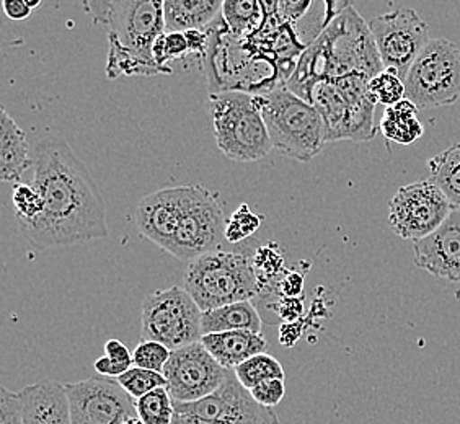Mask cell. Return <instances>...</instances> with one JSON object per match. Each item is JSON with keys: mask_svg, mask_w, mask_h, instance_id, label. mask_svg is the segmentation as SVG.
<instances>
[{"mask_svg": "<svg viewBox=\"0 0 460 424\" xmlns=\"http://www.w3.org/2000/svg\"><path fill=\"white\" fill-rule=\"evenodd\" d=\"M33 186L43 211L22 225L25 239L49 250L108 237L107 206L89 168L59 137H45L33 149Z\"/></svg>", "mask_w": 460, "mask_h": 424, "instance_id": "6da1fadb", "label": "cell"}, {"mask_svg": "<svg viewBox=\"0 0 460 424\" xmlns=\"http://www.w3.org/2000/svg\"><path fill=\"white\" fill-rule=\"evenodd\" d=\"M382 71L384 64L369 23L351 7L307 46L286 85L309 102L310 89L319 80L349 74H363L372 79Z\"/></svg>", "mask_w": 460, "mask_h": 424, "instance_id": "7a4b0ae2", "label": "cell"}, {"mask_svg": "<svg viewBox=\"0 0 460 424\" xmlns=\"http://www.w3.org/2000/svg\"><path fill=\"white\" fill-rule=\"evenodd\" d=\"M108 27L110 79L172 74V67L159 66L152 53L155 41L165 33L164 0H115Z\"/></svg>", "mask_w": 460, "mask_h": 424, "instance_id": "3957f363", "label": "cell"}, {"mask_svg": "<svg viewBox=\"0 0 460 424\" xmlns=\"http://www.w3.org/2000/svg\"><path fill=\"white\" fill-rule=\"evenodd\" d=\"M252 253L253 247L239 243L234 252L216 250L188 263L185 289L199 309L208 312L234 302L260 299Z\"/></svg>", "mask_w": 460, "mask_h": 424, "instance_id": "277c9868", "label": "cell"}, {"mask_svg": "<svg viewBox=\"0 0 460 424\" xmlns=\"http://www.w3.org/2000/svg\"><path fill=\"white\" fill-rule=\"evenodd\" d=\"M273 149L289 159L310 162L327 141V129L319 110L294 93L288 85L257 95Z\"/></svg>", "mask_w": 460, "mask_h": 424, "instance_id": "5b68a950", "label": "cell"}, {"mask_svg": "<svg viewBox=\"0 0 460 424\" xmlns=\"http://www.w3.org/2000/svg\"><path fill=\"white\" fill-rule=\"evenodd\" d=\"M369 80L363 74H349L314 84L309 102L323 118L328 142L374 139L376 103L369 95Z\"/></svg>", "mask_w": 460, "mask_h": 424, "instance_id": "8992f818", "label": "cell"}, {"mask_svg": "<svg viewBox=\"0 0 460 424\" xmlns=\"http://www.w3.org/2000/svg\"><path fill=\"white\" fill-rule=\"evenodd\" d=\"M219 151L234 162H257L273 151L257 95L217 92L209 97Z\"/></svg>", "mask_w": 460, "mask_h": 424, "instance_id": "52a82bcc", "label": "cell"}, {"mask_svg": "<svg viewBox=\"0 0 460 424\" xmlns=\"http://www.w3.org/2000/svg\"><path fill=\"white\" fill-rule=\"evenodd\" d=\"M405 98L420 110L456 103L460 98V48L434 38L411 64L405 77Z\"/></svg>", "mask_w": 460, "mask_h": 424, "instance_id": "ba28073f", "label": "cell"}, {"mask_svg": "<svg viewBox=\"0 0 460 424\" xmlns=\"http://www.w3.org/2000/svg\"><path fill=\"white\" fill-rule=\"evenodd\" d=\"M203 310L185 287L155 291L142 302L141 340L159 341L172 351L201 341Z\"/></svg>", "mask_w": 460, "mask_h": 424, "instance_id": "9c48e42d", "label": "cell"}, {"mask_svg": "<svg viewBox=\"0 0 460 424\" xmlns=\"http://www.w3.org/2000/svg\"><path fill=\"white\" fill-rule=\"evenodd\" d=\"M226 219L217 196L203 186H185L183 214L167 253L193 261L219 250L226 242Z\"/></svg>", "mask_w": 460, "mask_h": 424, "instance_id": "30bf717a", "label": "cell"}, {"mask_svg": "<svg viewBox=\"0 0 460 424\" xmlns=\"http://www.w3.org/2000/svg\"><path fill=\"white\" fill-rule=\"evenodd\" d=\"M456 208L429 180L399 188L390 199L389 222L400 239L418 242L439 229Z\"/></svg>", "mask_w": 460, "mask_h": 424, "instance_id": "8fae6325", "label": "cell"}, {"mask_svg": "<svg viewBox=\"0 0 460 424\" xmlns=\"http://www.w3.org/2000/svg\"><path fill=\"white\" fill-rule=\"evenodd\" d=\"M369 30L381 54L384 69L397 71L405 82L411 64L431 41L425 20L410 7H399L369 20Z\"/></svg>", "mask_w": 460, "mask_h": 424, "instance_id": "7c38bea8", "label": "cell"}, {"mask_svg": "<svg viewBox=\"0 0 460 424\" xmlns=\"http://www.w3.org/2000/svg\"><path fill=\"white\" fill-rule=\"evenodd\" d=\"M227 371L201 341H196L172 351L164 375L173 402L191 403L219 389L226 382Z\"/></svg>", "mask_w": 460, "mask_h": 424, "instance_id": "4fadbf2b", "label": "cell"}, {"mask_svg": "<svg viewBox=\"0 0 460 424\" xmlns=\"http://www.w3.org/2000/svg\"><path fill=\"white\" fill-rule=\"evenodd\" d=\"M71 405L72 424H121L134 415L136 400L118 380L90 375L85 380L66 384Z\"/></svg>", "mask_w": 460, "mask_h": 424, "instance_id": "5bb4252c", "label": "cell"}, {"mask_svg": "<svg viewBox=\"0 0 460 424\" xmlns=\"http://www.w3.org/2000/svg\"><path fill=\"white\" fill-rule=\"evenodd\" d=\"M413 263L447 283H460V208L431 235L413 243Z\"/></svg>", "mask_w": 460, "mask_h": 424, "instance_id": "9a60e30c", "label": "cell"}, {"mask_svg": "<svg viewBox=\"0 0 460 424\" xmlns=\"http://www.w3.org/2000/svg\"><path fill=\"white\" fill-rule=\"evenodd\" d=\"M185 186L165 188L142 198L134 212L139 234L162 250H169L183 214Z\"/></svg>", "mask_w": 460, "mask_h": 424, "instance_id": "2e32d148", "label": "cell"}, {"mask_svg": "<svg viewBox=\"0 0 460 424\" xmlns=\"http://www.w3.org/2000/svg\"><path fill=\"white\" fill-rule=\"evenodd\" d=\"M354 0H278L276 22L289 25L307 49Z\"/></svg>", "mask_w": 460, "mask_h": 424, "instance_id": "e0dca14e", "label": "cell"}, {"mask_svg": "<svg viewBox=\"0 0 460 424\" xmlns=\"http://www.w3.org/2000/svg\"><path fill=\"white\" fill-rule=\"evenodd\" d=\"M257 405L250 390L245 389L237 379L235 372L229 369L226 382L211 395L191 403L173 402V407H175L173 418L186 423H213L217 420L245 413Z\"/></svg>", "mask_w": 460, "mask_h": 424, "instance_id": "ac0fdd59", "label": "cell"}, {"mask_svg": "<svg viewBox=\"0 0 460 424\" xmlns=\"http://www.w3.org/2000/svg\"><path fill=\"white\" fill-rule=\"evenodd\" d=\"M23 424H72L66 385L45 379L18 392Z\"/></svg>", "mask_w": 460, "mask_h": 424, "instance_id": "d6986e66", "label": "cell"}, {"mask_svg": "<svg viewBox=\"0 0 460 424\" xmlns=\"http://www.w3.org/2000/svg\"><path fill=\"white\" fill-rule=\"evenodd\" d=\"M201 343L204 348L213 354L214 359L221 364L222 367L234 371L237 366L245 363L252 356L266 353L268 341L263 333L255 331H222L203 335Z\"/></svg>", "mask_w": 460, "mask_h": 424, "instance_id": "ffe728a7", "label": "cell"}, {"mask_svg": "<svg viewBox=\"0 0 460 424\" xmlns=\"http://www.w3.org/2000/svg\"><path fill=\"white\" fill-rule=\"evenodd\" d=\"M0 115V178L2 181L17 185L28 168L33 167V155L27 134L17 121L5 108H2Z\"/></svg>", "mask_w": 460, "mask_h": 424, "instance_id": "44dd1931", "label": "cell"}, {"mask_svg": "<svg viewBox=\"0 0 460 424\" xmlns=\"http://www.w3.org/2000/svg\"><path fill=\"white\" fill-rule=\"evenodd\" d=\"M224 0H164L165 31L213 27L221 17Z\"/></svg>", "mask_w": 460, "mask_h": 424, "instance_id": "7402d4cb", "label": "cell"}, {"mask_svg": "<svg viewBox=\"0 0 460 424\" xmlns=\"http://www.w3.org/2000/svg\"><path fill=\"white\" fill-rule=\"evenodd\" d=\"M263 320L258 314L253 301L234 302L224 307L203 312L201 330L203 335L222 333V331H255L261 333Z\"/></svg>", "mask_w": 460, "mask_h": 424, "instance_id": "603a6c76", "label": "cell"}, {"mask_svg": "<svg viewBox=\"0 0 460 424\" xmlns=\"http://www.w3.org/2000/svg\"><path fill=\"white\" fill-rule=\"evenodd\" d=\"M418 110L420 108L408 98L400 100L397 105L389 106L382 116V136L400 146H410L418 141L425 133V126L416 116Z\"/></svg>", "mask_w": 460, "mask_h": 424, "instance_id": "cb8c5ba5", "label": "cell"}, {"mask_svg": "<svg viewBox=\"0 0 460 424\" xmlns=\"http://www.w3.org/2000/svg\"><path fill=\"white\" fill-rule=\"evenodd\" d=\"M221 20L230 35L250 40L265 27L266 12L261 0H224Z\"/></svg>", "mask_w": 460, "mask_h": 424, "instance_id": "d4e9b609", "label": "cell"}, {"mask_svg": "<svg viewBox=\"0 0 460 424\" xmlns=\"http://www.w3.org/2000/svg\"><path fill=\"white\" fill-rule=\"evenodd\" d=\"M429 181L438 186L454 208H460V142L428 160Z\"/></svg>", "mask_w": 460, "mask_h": 424, "instance_id": "484cf974", "label": "cell"}, {"mask_svg": "<svg viewBox=\"0 0 460 424\" xmlns=\"http://www.w3.org/2000/svg\"><path fill=\"white\" fill-rule=\"evenodd\" d=\"M252 268L261 291L260 297L270 296V292L276 291V284L288 271L283 250L276 243H266V245L253 248Z\"/></svg>", "mask_w": 460, "mask_h": 424, "instance_id": "4316f807", "label": "cell"}, {"mask_svg": "<svg viewBox=\"0 0 460 424\" xmlns=\"http://www.w3.org/2000/svg\"><path fill=\"white\" fill-rule=\"evenodd\" d=\"M235 375L240 384L247 390L257 387L258 384L270 379H286V372L281 363L275 356L268 353H260L252 356L245 363L240 364L235 369Z\"/></svg>", "mask_w": 460, "mask_h": 424, "instance_id": "83f0119b", "label": "cell"}, {"mask_svg": "<svg viewBox=\"0 0 460 424\" xmlns=\"http://www.w3.org/2000/svg\"><path fill=\"white\" fill-rule=\"evenodd\" d=\"M136 411L146 424H172L175 416L173 398L167 387L152 390L136 400Z\"/></svg>", "mask_w": 460, "mask_h": 424, "instance_id": "f1b7e54d", "label": "cell"}, {"mask_svg": "<svg viewBox=\"0 0 460 424\" xmlns=\"http://www.w3.org/2000/svg\"><path fill=\"white\" fill-rule=\"evenodd\" d=\"M133 353L119 340H110L105 343V356L98 358L93 367L98 375L116 379L133 367Z\"/></svg>", "mask_w": 460, "mask_h": 424, "instance_id": "f546056e", "label": "cell"}, {"mask_svg": "<svg viewBox=\"0 0 460 424\" xmlns=\"http://www.w3.org/2000/svg\"><path fill=\"white\" fill-rule=\"evenodd\" d=\"M369 95L374 103L389 106L397 105L405 98V82L394 69H384L369 80Z\"/></svg>", "mask_w": 460, "mask_h": 424, "instance_id": "4dcf8cb0", "label": "cell"}, {"mask_svg": "<svg viewBox=\"0 0 460 424\" xmlns=\"http://www.w3.org/2000/svg\"><path fill=\"white\" fill-rule=\"evenodd\" d=\"M116 380L134 400H139L152 390L167 387V379L164 372L149 371L137 366H133L129 371L116 377Z\"/></svg>", "mask_w": 460, "mask_h": 424, "instance_id": "1f68e13d", "label": "cell"}, {"mask_svg": "<svg viewBox=\"0 0 460 424\" xmlns=\"http://www.w3.org/2000/svg\"><path fill=\"white\" fill-rule=\"evenodd\" d=\"M261 222L263 219L252 211L247 204H242L226 224V232H224L226 242L239 245L242 242L250 239L261 227Z\"/></svg>", "mask_w": 460, "mask_h": 424, "instance_id": "d6a6232c", "label": "cell"}, {"mask_svg": "<svg viewBox=\"0 0 460 424\" xmlns=\"http://www.w3.org/2000/svg\"><path fill=\"white\" fill-rule=\"evenodd\" d=\"M12 201L17 214V221L22 225H27L35 221L36 217L43 211V201L40 191L33 183H17L12 193Z\"/></svg>", "mask_w": 460, "mask_h": 424, "instance_id": "836d02e7", "label": "cell"}, {"mask_svg": "<svg viewBox=\"0 0 460 424\" xmlns=\"http://www.w3.org/2000/svg\"><path fill=\"white\" fill-rule=\"evenodd\" d=\"M154 59L162 67H170V61H180L186 57L190 51V43L185 31H165L154 45Z\"/></svg>", "mask_w": 460, "mask_h": 424, "instance_id": "e575fe53", "label": "cell"}, {"mask_svg": "<svg viewBox=\"0 0 460 424\" xmlns=\"http://www.w3.org/2000/svg\"><path fill=\"white\" fill-rule=\"evenodd\" d=\"M172 349L159 341L141 340L134 348L133 363L137 367H144L149 371L164 372L169 363Z\"/></svg>", "mask_w": 460, "mask_h": 424, "instance_id": "d590c367", "label": "cell"}, {"mask_svg": "<svg viewBox=\"0 0 460 424\" xmlns=\"http://www.w3.org/2000/svg\"><path fill=\"white\" fill-rule=\"evenodd\" d=\"M172 424H281L279 423V418L276 415L273 408H265L261 405L248 410L245 413H240V415L230 416V418H224V420H217L213 423H186L181 420L173 418V423Z\"/></svg>", "mask_w": 460, "mask_h": 424, "instance_id": "8d00e7d4", "label": "cell"}, {"mask_svg": "<svg viewBox=\"0 0 460 424\" xmlns=\"http://www.w3.org/2000/svg\"><path fill=\"white\" fill-rule=\"evenodd\" d=\"M250 393L261 407H278L286 395V379L265 380V382L258 384L257 387L250 390Z\"/></svg>", "mask_w": 460, "mask_h": 424, "instance_id": "74e56055", "label": "cell"}, {"mask_svg": "<svg viewBox=\"0 0 460 424\" xmlns=\"http://www.w3.org/2000/svg\"><path fill=\"white\" fill-rule=\"evenodd\" d=\"M0 424H23L20 397L2 387L0 392Z\"/></svg>", "mask_w": 460, "mask_h": 424, "instance_id": "f35d334b", "label": "cell"}, {"mask_svg": "<svg viewBox=\"0 0 460 424\" xmlns=\"http://www.w3.org/2000/svg\"><path fill=\"white\" fill-rule=\"evenodd\" d=\"M305 273L307 271H286L281 276V279L276 284V294L283 297H301L304 292V284H305Z\"/></svg>", "mask_w": 460, "mask_h": 424, "instance_id": "ab89813d", "label": "cell"}, {"mask_svg": "<svg viewBox=\"0 0 460 424\" xmlns=\"http://www.w3.org/2000/svg\"><path fill=\"white\" fill-rule=\"evenodd\" d=\"M273 309H275L278 318L283 320V323L297 322L304 315V304H302L301 297L278 296V301L275 302Z\"/></svg>", "mask_w": 460, "mask_h": 424, "instance_id": "60d3db41", "label": "cell"}, {"mask_svg": "<svg viewBox=\"0 0 460 424\" xmlns=\"http://www.w3.org/2000/svg\"><path fill=\"white\" fill-rule=\"evenodd\" d=\"M309 327V323L301 318L297 322H288L279 327V343L286 348H292L301 340L302 331Z\"/></svg>", "mask_w": 460, "mask_h": 424, "instance_id": "b9f144b4", "label": "cell"}, {"mask_svg": "<svg viewBox=\"0 0 460 424\" xmlns=\"http://www.w3.org/2000/svg\"><path fill=\"white\" fill-rule=\"evenodd\" d=\"M113 4H115V0H87V9H89L90 15L95 20V23L108 25Z\"/></svg>", "mask_w": 460, "mask_h": 424, "instance_id": "7bdbcfd3", "label": "cell"}, {"mask_svg": "<svg viewBox=\"0 0 460 424\" xmlns=\"http://www.w3.org/2000/svg\"><path fill=\"white\" fill-rule=\"evenodd\" d=\"M4 12L10 20H27L31 15V9L25 0H4Z\"/></svg>", "mask_w": 460, "mask_h": 424, "instance_id": "ee69618b", "label": "cell"}, {"mask_svg": "<svg viewBox=\"0 0 460 424\" xmlns=\"http://www.w3.org/2000/svg\"><path fill=\"white\" fill-rule=\"evenodd\" d=\"M263 4V9L266 12V23L265 27H273V25H279L276 22V5H278V0H261Z\"/></svg>", "mask_w": 460, "mask_h": 424, "instance_id": "f6af8a7d", "label": "cell"}, {"mask_svg": "<svg viewBox=\"0 0 460 424\" xmlns=\"http://www.w3.org/2000/svg\"><path fill=\"white\" fill-rule=\"evenodd\" d=\"M121 424H146L142 421L141 418L137 413H134V415L126 416L123 420V423Z\"/></svg>", "mask_w": 460, "mask_h": 424, "instance_id": "bcb514c9", "label": "cell"}, {"mask_svg": "<svg viewBox=\"0 0 460 424\" xmlns=\"http://www.w3.org/2000/svg\"><path fill=\"white\" fill-rule=\"evenodd\" d=\"M28 4V7L30 9L33 10L36 9V7H40L41 5V0H25Z\"/></svg>", "mask_w": 460, "mask_h": 424, "instance_id": "7dc6e473", "label": "cell"}]
</instances>
